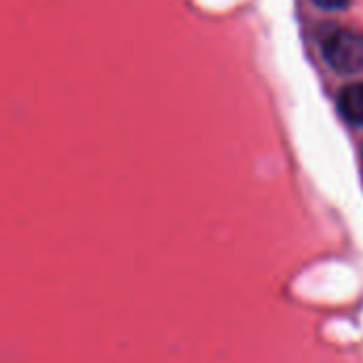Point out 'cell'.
Here are the masks:
<instances>
[{"mask_svg":"<svg viewBox=\"0 0 363 363\" xmlns=\"http://www.w3.org/2000/svg\"><path fill=\"white\" fill-rule=\"evenodd\" d=\"M313 2H315L317 6L325 9V11H340V9L349 6L351 0H313Z\"/></svg>","mask_w":363,"mask_h":363,"instance_id":"obj_3","label":"cell"},{"mask_svg":"<svg viewBox=\"0 0 363 363\" xmlns=\"http://www.w3.org/2000/svg\"><path fill=\"white\" fill-rule=\"evenodd\" d=\"M338 111L349 123L363 125V83H351L340 91Z\"/></svg>","mask_w":363,"mask_h":363,"instance_id":"obj_2","label":"cell"},{"mask_svg":"<svg viewBox=\"0 0 363 363\" xmlns=\"http://www.w3.org/2000/svg\"><path fill=\"white\" fill-rule=\"evenodd\" d=\"M323 57L338 74H357L363 70V34L357 30H336L323 43Z\"/></svg>","mask_w":363,"mask_h":363,"instance_id":"obj_1","label":"cell"}]
</instances>
